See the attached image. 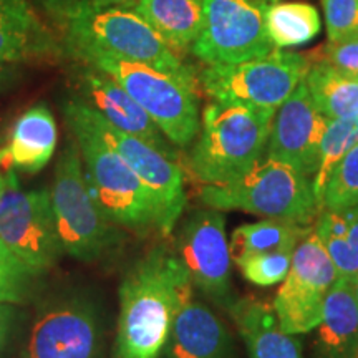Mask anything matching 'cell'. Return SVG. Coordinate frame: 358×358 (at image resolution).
I'll return each mask as SVG.
<instances>
[{
	"label": "cell",
	"instance_id": "28",
	"mask_svg": "<svg viewBox=\"0 0 358 358\" xmlns=\"http://www.w3.org/2000/svg\"><path fill=\"white\" fill-rule=\"evenodd\" d=\"M38 279L0 243V302L24 306L35 294Z\"/></svg>",
	"mask_w": 358,
	"mask_h": 358
},
{
	"label": "cell",
	"instance_id": "33",
	"mask_svg": "<svg viewBox=\"0 0 358 358\" xmlns=\"http://www.w3.org/2000/svg\"><path fill=\"white\" fill-rule=\"evenodd\" d=\"M343 211H345V216L348 221L347 243H348V248H350L353 264H355V267L358 271V204L352 206V208L343 209Z\"/></svg>",
	"mask_w": 358,
	"mask_h": 358
},
{
	"label": "cell",
	"instance_id": "25",
	"mask_svg": "<svg viewBox=\"0 0 358 358\" xmlns=\"http://www.w3.org/2000/svg\"><path fill=\"white\" fill-rule=\"evenodd\" d=\"M266 30L275 48L299 47L320 34V13L307 2H274L266 12Z\"/></svg>",
	"mask_w": 358,
	"mask_h": 358
},
{
	"label": "cell",
	"instance_id": "16",
	"mask_svg": "<svg viewBox=\"0 0 358 358\" xmlns=\"http://www.w3.org/2000/svg\"><path fill=\"white\" fill-rule=\"evenodd\" d=\"M78 98L113 128L145 140L173 158H178V153L151 116L128 95L122 85L95 66L82 73Z\"/></svg>",
	"mask_w": 358,
	"mask_h": 358
},
{
	"label": "cell",
	"instance_id": "19",
	"mask_svg": "<svg viewBox=\"0 0 358 358\" xmlns=\"http://www.w3.org/2000/svg\"><path fill=\"white\" fill-rule=\"evenodd\" d=\"M243 337L249 358H303L295 335L280 329L271 303L257 299H239L227 307Z\"/></svg>",
	"mask_w": 358,
	"mask_h": 358
},
{
	"label": "cell",
	"instance_id": "15",
	"mask_svg": "<svg viewBox=\"0 0 358 358\" xmlns=\"http://www.w3.org/2000/svg\"><path fill=\"white\" fill-rule=\"evenodd\" d=\"M329 118L313 105L306 82L279 106L267 141V156L313 178Z\"/></svg>",
	"mask_w": 358,
	"mask_h": 358
},
{
	"label": "cell",
	"instance_id": "3",
	"mask_svg": "<svg viewBox=\"0 0 358 358\" xmlns=\"http://www.w3.org/2000/svg\"><path fill=\"white\" fill-rule=\"evenodd\" d=\"M83 161V171L93 198L116 226L136 232L158 229V208L148 187L123 156L98 131L90 108L77 100L64 106Z\"/></svg>",
	"mask_w": 358,
	"mask_h": 358
},
{
	"label": "cell",
	"instance_id": "13",
	"mask_svg": "<svg viewBox=\"0 0 358 358\" xmlns=\"http://www.w3.org/2000/svg\"><path fill=\"white\" fill-rule=\"evenodd\" d=\"M176 256L189 275L192 287L213 302L229 307L232 301L231 249L226 219L217 209L192 211L176 237Z\"/></svg>",
	"mask_w": 358,
	"mask_h": 358
},
{
	"label": "cell",
	"instance_id": "1",
	"mask_svg": "<svg viewBox=\"0 0 358 358\" xmlns=\"http://www.w3.org/2000/svg\"><path fill=\"white\" fill-rule=\"evenodd\" d=\"M113 358H159L192 284L176 254L156 248L129 267L120 285Z\"/></svg>",
	"mask_w": 358,
	"mask_h": 358
},
{
	"label": "cell",
	"instance_id": "23",
	"mask_svg": "<svg viewBox=\"0 0 358 358\" xmlns=\"http://www.w3.org/2000/svg\"><path fill=\"white\" fill-rule=\"evenodd\" d=\"M313 224L266 217L262 221L243 224L231 236L232 262H239L254 254L295 249L313 231Z\"/></svg>",
	"mask_w": 358,
	"mask_h": 358
},
{
	"label": "cell",
	"instance_id": "21",
	"mask_svg": "<svg viewBox=\"0 0 358 358\" xmlns=\"http://www.w3.org/2000/svg\"><path fill=\"white\" fill-rule=\"evenodd\" d=\"M315 358H358V302L353 280L337 279L317 325Z\"/></svg>",
	"mask_w": 358,
	"mask_h": 358
},
{
	"label": "cell",
	"instance_id": "5",
	"mask_svg": "<svg viewBox=\"0 0 358 358\" xmlns=\"http://www.w3.org/2000/svg\"><path fill=\"white\" fill-rule=\"evenodd\" d=\"M199 198L206 208L217 211H244L306 224H312L320 213L312 179L268 156L231 181L203 185Z\"/></svg>",
	"mask_w": 358,
	"mask_h": 358
},
{
	"label": "cell",
	"instance_id": "37",
	"mask_svg": "<svg viewBox=\"0 0 358 358\" xmlns=\"http://www.w3.org/2000/svg\"><path fill=\"white\" fill-rule=\"evenodd\" d=\"M353 290H355V299L358 302V275L355 277V280H353Z\"/></svg>",
	"mask_w": 358,
	"mask_h": 358
},
{
	"label": "cell",
	"instance_id": "17",
	"mask_svg": "<svg viewBox=\"0 0 358 358\" xmlns=\"http://www.w3.org/2000/svg\"><path fill=\"white\" fill-rule=\"evenodd\" d=\"M164 355L166 358H232V338L216 313L191 297L174 315Z\"/></svg>",
	"mask_w": 358,
	"mask_h": 358
},
{
	"label": "cell",
	"instance_id": "34",
	"mask_svg": "<svg viewBox=\"0 0 358 358\" xmlns=\"http://www.w3.org/2000/svg\"><path fill=\"white\" fill-rule=\"evenodd\" d=\"M19 64H3L0 62V93L10 88L19 78Z\"/></svg>",
	"mask_w": 358,
	"mask_h": 358
},
{
	"label": "cell",
	"instance_id": "30",
	"mask_svg": "<svg viewBox=\"0 0 358 358\" xmlns=\"http://www.w3.org/2000/svg\"><path fill=\"white\" fill-rule=\"evenodd\" d=\"M307 58L308 60L325 62L342 73L358 77V37L350 35L345 38L329 40Z\"/></svg>",
	"mask_w": 358,
	"mask_h": 358
},
{
	"label": "cell",
	"instance_id": "22",
	"mask_svg": "<svg viewBox=\"0 0 358 358\" xmlns=\"http://www.w3.org/2000/svg\"><path fill=\"white\" fill-rule=\"evenodd\" d=\"M131 8L176 53L191 48L203 29V0H138Z\"/></svg>",
	"mask_w": 358,
	"mask_h": 358
},
{
	"label": "cell",
	"instance_id": "14",
	"mask_svg": "<svg viewBox=\"0 0 358 358\" xmlns=\"http://www.w3.org/2000/svg\"><path fill=\"white\" fill-rule=\"evenodd\" d=\"M90 116L101 136L123 156L143 185L150 189L158 208V231L164 236L171 234L186 206L185 176L178 159L145 140L113 128L92 108Z\"/></svg>",
	"mask_w": 358,
	"mask_h": 358
},
{
	"label": "cell",
	"instance_id": "10",
	"mask_svg": "<svg viewBox=\"0 0 358 358\" xmlns=\"http://www.w3.org/2000/svg\"><path fill=\"white\" fill-rule=\"evenodd\" d=\"M100 308L87 294L71 290L47 299L27 330L20 358H100Z\"/></svg>",
	"mask_w": 358,
	"mask_h": 358
},
{
	"label": "cell",
	"instance_id": "6",
	"mask_svg": "<svg viewBox=\"0 0 358 358\" xmlns=\"http://www.w3.org/2000/svg\"><path fill=\"white\" fill-rule=\"evenodd\" d=\"M77 55L88 66H95L122 85L173 145H191L201 128L196 85L150 65L106 53L80 52Z\"/></svg>",
	"mask_w": 358,
	"mask_h": 358
},
{
	"label": "cell",
	"instance_id": "8",
	"mask_svg": "<svg viewBox=\"0 0 358 358\" xmlns=\"http://www.w3.org/2000/svg\"><path fill=\"white\" fill-rule=\"evenodd\" d=\"M308 58L275 48L234 65H208L199 82L214 101L275 110L306 78Z\"/></svg>",
	"mask_w": 358,
	"mask_h": 358
},
{
	"label": "cell",
	"instance_id": "35",
	"mask_svg": "<svg viewBox=\"0 0 358 358\" xmlns=\"http://www.w3.org/2000/svg\"><path fill=\"white\" fill-rule=\"evenodd\" d=\"M93 3L98 7H113V6H120V7H129L131 8L138 0H92Z\"/></svg>",
	"mask_w": 358,
	"mask_h": 358
},
{
	"label": "cell",
	"instance_id": "24",
	"mask_svg": "<svg viewBox=\"0 0 358 358\" xmlns=\"http://www.w3.org/2000/svg\"><path fill=\"white\" fill-rule=\"evenodd\" d=\"M308 64L303 82L317 110L329 120L358 118V77L342 73L325 62Z\"/></svg>",
	"mask_w": 358,
	"mask_h": 358
},
{
	"label": "cell",
	"instance_id": "11",
	"mask_svg": "<svg viewBox=\"0 0 358 358\" xmlns=\"http://www.w3.org/2000/svg\"><path fill=\"white\" fill-rule=\"evenodd\" d=\"M275 0H203L204 20L191 50L206 65H234L275 50L266 12Z\"/></svg>",
	"mask_w": 358,
	"mask_h": 358
},
{
	"label": "cell",
	"instance_id": "2",
	"mask_svg": "<svg viewBox=\"0 0 358 358\" xmlns=\"http://www.w3.org/2000/svg\"><path fill=\"white\" fill-rule=\"evenodd\" d=\"M55 13L65 27L66 38L75 53H106L150 65L196 85L194 75L178 53L133 8L98 7L92 0H78L58 3Z\"/></svg>",
	"mask_w": 358,
	"mask_h": 358
},
{
	"label": "cell",
	"instance_id": "26",
	"mask_svg": "<svg viewBox=\"0 0 358 358\" xmlns=\"http://www.w3.org/2000/svg\"><path fill=\"white\" fill-rule=\"evenodd\" d=\"M358 145V118L353 120H329L324 140L320 145L319 166L312 178L313 194L322 211V201L329 182L330 174L334 173L338 161L345 156L348 150Z\"/></svg>",
	"mask_w": 358,
	"mask_h": 358
},
{
	"label": "cell",
	"instance_id": "20",
	"mask_svg": "<svg viewBox=\"0 0 358 358\" xmlns=\"http://www.w3.org/2000/svg\"><path fill=\"white\" fill-rule=\"evenodd\" d=\"M55 53V38L27 0H0V62L20 64Z\"/></svg>",
	"mask_w": 358,
	"mask_h": 358
},
{
	"label": "cell",
	"instance_id": "31",
	"mask_svg": "<svg viewBox=\"0 0 358 358\" xmlns=\"http://www.w3.org/2000/svg\"><path fill=\"white\" fill-rule=\"evenodd\" d=\"M329 40L355 35L358 27V0H322Z\"/></svg>",
	"mask_w": 358,
	"mask_h": 358
},
{
	"label": "cell",
	"instance_id": "27",
	"mask_svg": "<svg viewBox=\"0 0 358 358\" xmlns=\"http://www.w3.org/2000/svg\"><path fill=\"white\" fill-rule=\"evenodd\" d=\"M358 204V145L348 150L338 161L327 182L322 211H343Z\"/></svg>",
	"mask_w": 358,
	"mask_h": 358
},
{
	"label": "cell",
	"instance_id": "36",
	"mask_svg": "<svg viewBox=\"0 0 358 358\" xmlns=\"http://www.w3.org/2000/svg\"><path fill=\"white\" fill-rule=\"evenodd\" d=\"M3 186H6V173L0 171V196H2Z\"/></svg>",
	"mask_w": 358,
	"mask_h": 358
},
{
	"label": "cell",
	"instance_id": "32",
	"mask_svg": "<svg viewBox=\"0 0 358 358\" xmlns=\"http://www.w3.org/2000/svg\"><path fill=\"white\" fill-rule=\"evenodd\" d=\"M20 319V308L17 303L0 302V357L7 350L15 327Z\"/></svg>",
	"mask_w": 358,
	"mask_h": 358
},
{
	"label": "cell",
	"instance_id": "38",
	"mask_svg": "<svg viewBox=\"0 0 358 358\" xmlns=\"http://www.w3.org/2000/svg\"><path fill=\"white\" fill-rule=\"evenodd\" d=\"M355 35H357V37H358V27H357V32H355Z\"/></svg>",
	"mask_w": 358,
	"mask_h": 358
},
{
	"label": "cell",
	"instance_id": "29",
	"mask_svg": "<svg viewBox=\"0 0 358 358\" xmlns=\"http://www.w3.org/2000/svg\"><path fill=\"white\" fill-rule=\"evenodd\" d=\"M294 250L295 249H284L254 254L236 262V266L241 268L243 275L250 284L259 285V287H271L287 277Z\"/></svg>",
	"mask_w": 358,
	"mask_h": 358
},
{
	"label": "cell",
	"instance_id": "4",
	"mask_svg": "<svg viewBox=\"0 0 358 358\" xmlns=\"http://www.w3.org/2000/svg\"><path fill=\"white\" fill-rule=\"evenodd\" d=\"M274 115L275 110L209 103L189 156V171L203 185H219L244 174L262 159Z\"/></svg>",
	"mask_w": 358,
	"mask_h": 358
},
{
	"label": "cell",
	"instance_id": "7",
	"mask_svg": "<svg viewBox=\"0 0 358 358\" xmlns=\"http://www.w3.org/2000/svg\"><path fill=\"white\" fill-rule=\"evenodd\" d=\"M52 208L64 252L80 262H96L118 244L120 232L90 191L77 141L57 161L50 189Z\"/></svg>",
	"mask_w": 358,
	"mask_h": 358
},
{
	"label": "cell",
	"instance_id": "9",
	"mask_svg": "<svg viewBox=\"0 0 358 358\" xmlns=\"http://www.w3.org/2000/svg\"><path fill=\"white\" fill-rule=\"evenodd\" d=\"M6 186L0 196V243L42 277L62 257L50 191H27L17 171L6 169Z\"/></svg>",
	"mask_w": 358,
	"mask_h": 358
},
{
	"label": "cell",
	"instance_id": "12",
	"mask_svg": "<svg viewBox=\"0 0 358 358\" xmlns=\"http://www.w3.org/2000/svg\"><path fill=\"white\" fill-rule=\"evenodd\" d=\"M337 282V271L313 229L294 250L289 274L277 292L274 312L290 335L308 334L320 324L324 303Z\"/></svg>",
	"mask_w": 358,
	"mask_h": 358
},
{
	"label": "cell",
	"instance_id": "18",
	"mask_svg": "<svg viewBox=\"0 0 358 358\" xmlns=\"http://www.w3.org/2000/svg\"><path fill=\"white\" fill-rule=\"evenodd\" d=\"M58 140L57 122L43 103L34 105L13 123L7 143L0 148V168L38 173L50 163Z\"/></svg>",
	"mask_w": 358,
	"mask_h": 358
}]
</instances>
